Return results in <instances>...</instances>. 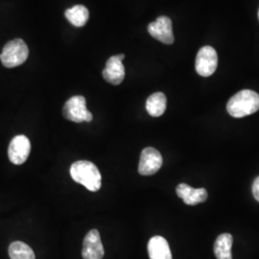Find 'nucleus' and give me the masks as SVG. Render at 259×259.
Segmentation results:
<instances>
[{"label":"nucleus","instance_id":"423d86ee","mask_svg":"<svg viewBox=\"0 0 259 259\" xmlns=\"http://www.w3.org/2000/svg\"><path fill=\"white\" fill-rule=\"evenodd\" d=\"M162 162V157L157 149L147 147L141 152L139 165V174L142 176H152L160 169Z\"/></svg>","mask_w":259,"mask_h":259},{"label":"nucleus","instance_id":"9d476101","mask_svg":"<svg viewBox=\"0 0 259 259\" xmlns=\"http://www.w3.org/2000/svg\"><path fill=\"white\" fill-rule=\"evenodd\" d=\"M105 254L100 233L97 230H92L88 232L83 239V259H102Z\"/></svg>","mask_w":259,"mask_h":259},{"label":"nucleus","instance_id":"2eb2a0df","mask_svg":"<svg viewBox=\"0 0 259 259\" xmlns=\"http://www.w3.org/2000/svg\"><path fill=\"white\" fill-rule=\"evenodd\" d=\"M65 18L76 27H82L90 19V12L83 5H76L66 10Z\"/></svg>","mask_w":259,"mask_h":259},{"label":"nucleus","instance_id":"39448f33","mask_svg":"<svg viewBox=\"0 0 259 259\" xmlns=\"http://www.w3.org/2000/svg\"><path fill=\"white\" fill-rule=\"evenodd\" d=\"M218 65V56L211 47H202L196 57L195 68L197 73L203 77H209L216 71Z\"/></svg>","mask_w":259,"mask_h":259},{"label":"nucleus","instance_id":"1a4fd4ad","mask_svg":"<svg viewBox=\"0 0 259 259\" xmlns=\"http://www.w3.org/2000/svg\"><path fill=\"white\" fill-rule=\"evenodd\" d=\"M124 54H119L112 56L107 61L106 67L104 68L102 74L103 78L108 83L117 85L123 82L125 78V67L122 61L124 60Z\"/></svg>","mask_w":259,"mask_h":259},{"label":"nucleus","instance_id":"a211bd4d","mask_svg":"<svg viewBox=\"0 0 259 259\" xmlns=\"http://www.w3.org/2000/svg\"><path fill=\"white\" fill-rule=\"evenodd\" d=\"M258 19H259V11H258Z\"/></svg>","mask_w":259,"mask_h":259},{"label":"nucleus","instance_id":"4468645a","mask_svg":"<svg viewBox=\"0 0 259 259\" xmlns=\"http://www.w3.org/2000/svg\"><path fill=\"white\" fill-rule=\"evenodd\" d=\"M167 99L164 93H156L152 94L146 102V110L153 117L161 116L166 110Z\"/></svg>","mask_w":259,"mask_h":259},{"label":"nucleus","instance_id":"f3484780","mask_svg":"<svg viewBox=\"0 0 259 259\" xmlns=\"http://www.w3.org/2000/svg\"><path fill=\"white\" fill-rule=\"evenodd\" d=\"M252 194L255 200L259 202V177H257L252 185Z\"/></svg>","mask_w":259,"mask_h":259},{"label":"nucleus","instance_id":"dca6fc26","mask_svg":"<svg viewBox=\"0 0 259 259\" xmlns=\"http://www.w3.org/2000/svg\"><path fill=\"white\" fill-rule=\"evenodd\" d=\"M9 255L11 259H36L33 250L27 244L16 241L9 247Z\"/></svg>","mask_w":259,"mask_h":259},{"label":"nucleus","instance_id":"f03ea898","mask_svg":"<svg viewBox=\"0 0 259 259\" xmlns=\"http://www.w3.org/2000/svg\"><path fill=\"white\" fill-rule=\"evenodd\" d=\"M259 110V95L253 91L244 90L233 95L227 104V111L235 118H242Z\"/></svg>","mask_w":259,"mask_h":259},{"label":"nucleus","instance_id":"f8f14e48","mask_svg":"<svg viewBox=\"0 0 259 259\" xmlns=\"http://www.w3.org/2000/svg\"><path fill=\"white\" fill-rule=\"evenodd\" d=\"M148 253L150 259H172L169 244L161 236H154L150 239Z\"/></svg>","mask_w":259,"mask_h":259},{"label":"nucleus","instance_id":"20e7f679","mask_svg":"<svg viewBox=\"0 0 259 259\" xmlns=\"http://www.w3.org/2000/svg\"><path fill=\"white\" fill-rule=\"evenodd\" d=\"M63 113L67 120L75 123L91 122L93 120V113L87 109L85 98L81 95H76L68 99L64 106Z\"/></svg>","mask_w":259,"mask_h":259},{"label":"nucleus","instance_id":"0eeeda50","mask_svg":"<svg viewBox=\"0 0 259 259\" xmlns=\"http://www.w3.org/2000/svg\"><path fill=\"white\" fill-rule=\"evenodd\" d=\"M31 151V143L27 137L17 136L10 142L8 156L10 161L16 165L23 164L27 160Z\"/></svg>","mask_w":259,"mask_h":259},{"label":"nucleus","instance_id":"7ed1b4c3","mask_svg":"<svg viewBox=\"0 0 259 259\" xmlns=\"http://www.w3.org/2000/svg\"><path fill=\"white\" fill-rule=\"evenodd\" d=\"M29 56L27 45L21 38L13 39L3 47L0 54L2 65L7 68H13L26 62Z\"/></svg>","mask_w":259,"mask_h":259},{"label":"nucleus","instance_id":"6e6552de","mask_svg":"<svg viewBox=\"0 0 259 259\" xmlns=\"http://www.w3.org/2000/svg\"><path fill=\"white\" fill-rule=\"evenodd\" d=\"M149 34L165 45H172L174 42V34L172 28V21L167 17H159L156 21L148 25Z\"/></svg>","mask_w":259,"mask_h":259},{"label":"nucleus","instance_id":"f257e3e1","mask_svg":"<svg viewBox=\"0 0 259 259\" xmlns=\"http://www.w3.org/2000/svg\"><path fill=\"white\" fill-rule=\"evenodd\" d=\"M70 175L76 183L83 185L92 192L101 188L102 177L96 165L89 160H79L70 167Z\"/></svg>","mask_w":259,"mask_h":259},{"label":"nucleus","instance_id":"ddd939ff","mask_svg":"<svg viewBox=\"0 0 259 259\" xmlns=\"http://www.w3.org/2000/svg\"><path fill=\"white\" fill-rule=\"evenodd\" d=\"M233 237L230 233L218 236L214 244V253L217 259H232V247Z\"/></svg>","mask_w":259,"mask_h":259},{"label":"nucleus","instance_id":"9b49d317","mask_svg":"<svg viewBox=\"0 0 259 259\" xmlns=\"http://www.w3.org/2000/svg\"><path fill=\"white\" fill-rule=\"evenodd\" d=\"M177 195L183 199L185 204L196 205L205 202L207 191L204 188H193L190 185L180 184L176 189Z\"/></svg>","mask_w":259,"mask_h":259}]
</instances>
